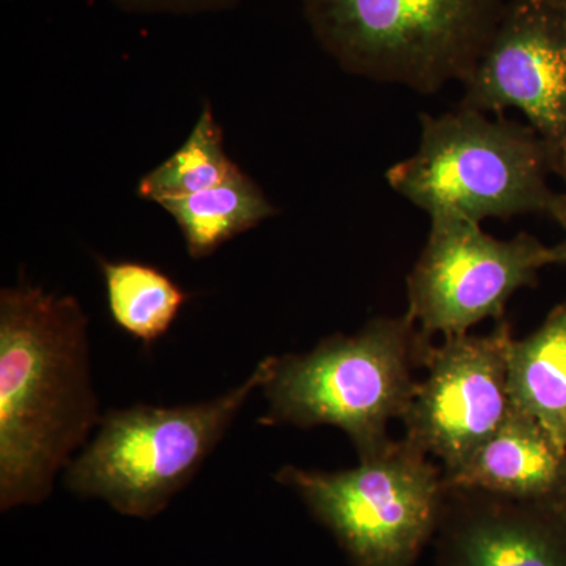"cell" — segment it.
Instances as JSON below:
<instances>
[{
	"mask_svg": "<svg viewBox=\"0 0 566 566\" xmlns=\"http://www.w3.org/2000/svg\"><path fill=\"white\" fill-rule=\"evenodd\" d=\"M549 218L560 227L564 232V240L553 245L554 264L566 266V193H558L556 203L551 210Z\"/></svg>",
	"mask_w": 566,
	"mask_h": 566,
	"instance_id": "cell-17",
	"label": "cell"
},
{
	"mask_svg": "<svg viewBox=\"0 0 566 566\" xmlns=\"http://www.w3.org/2000/svg\"><path fill=\"white\" fill-rule=\"evenodd\" d=\"M551 264L553 245L534 234L499 240L482 223L431 219L427 244L406 281V315L431 340L469 334L485 319H504L510 300L538 285L539 271Z\"/></svg>",
	"mask_w": 566,
	"mask_h": 566,
	"instance_id": "cell-7",
	"label": "cell"
},
{
	"mask_svg": "<svg viewBox=\"0 0 566 566\" xmlns=\"http://www.w3.org/2000/svg\"><path fill=\"white\" fill-rule=\"evenodd\" d=\"M180 227L192 259H203L275 214L273 203L243 170L214 188L159 203Z\"/></svg>",
	"mask_w": 566,
	"mask_h": 566,
	"instance_id": "cell-13",
	"label": "cell"
},
{
	"mask_svg": "<svg viewBox=\"0 0 566 566\" xmlns=\"http://www.w3.org/2000/svg\"><path fill=\"white\" fill-rule=\"evenodd\" d=\"M271 356L229 392L200 403L136 405L103 416L98 433L65 469V485L125 516L151 520L196 476L249 397L262 389Z\"/></svg>",
	"mask_w": 566,
	"mask_h": 566,
	"instance_id": "cell-4",
	"label": "cell"
},
{
	"mask_svg": "<svg viewBox=\"0 0 566 566\" xmlns=\"http://www.w3.org/2000/svg\"><path fill=\"white\" fill-rule=\"evenodd\" d=\"M438 566H566V523L553 506L447 490Z\"/></svg>",
	"mask_w": 566,
	"mask_h": 566,
	"instance_id": "cell-10",
	"label": "cell"
},
{
	"mask_svg": "<svg viewBox=\"0 0 566 566\" xmlns=\"http://www.w3.org/2000/svg\"><path fill=\"white\" fill-rule=\"evenodd\" d=\"M556 510L558 513H560V516L564 517V521L566 523V491L564 495H562L560 501H558Z\"/></svg>",
	"mask_w": 566,
	"mask_h": 566,
	"instance_id": "cell-18",
	"label": "cell"
},
{
	"mask_svg": "<svg viewBox=\"0 0 566 566\" xmlns=\"http://www.w3.org/2000/svg\"><path fill=\"white\" fill-rule=\"evenodd\" d=\"M463 85L464 109L520 111L566 185V25L557 0H506Z\"/></svg>",
	"mask_w": 566,
	"mask_h": 566,
	"instance_id": "cell-8",
	"label": "cell"
},
{
	"mask_svg": "<svg viewBox=\"0 0 566 566\" xmlns=\"http://www.w3.org/2000/svg\"><path fill=\"white\" fill-rule=\"evenodd\" d=\"M415 155L395 164L386 180L431 219L482 223L542 214L558 192L549 186V156L531 126L504 115L460 109L420 115Z\"/></svg>",
	"mask_w": 566,
	"mask_h": 566,
	"instance_id": "cell-3",
	"label": "cell"
},
{
	"mask_svg": "<svg viewBox=\"0 0 566 566\" xmlns=\"http://www.w3.org/2000/svg\"><path fill=\"white\" fill-rule=\"evenodd\" d=\"M513 408L566 449V297L524 338H513L506 368Z\"/></svg>",
	"mask_w": 566,
	"mask_h": 566,
	"instance_id": "cell-12",
	"label": "cell"
},
{
	"mask_svg": "<svg viewBox=\"0 0 566 566\" xmlns=\"http://www.w3.org/2000/svg\"><path fill=\"white\" fill-rule=\"evenodd\" d=\"M558 9H560L562 18H564L566 25V0H557Z\"/></svg>",
	"mask_w": 566,
	"mask_h": 566,
	"instance_id": "cell-19",
	"label": "cell"
},
{
	"mask_svg": "<svg viewBox=\"0 0 566 566\" xmlns=\"http://www.w3.org/2000/svg\"><path fill=\"white\" fill-rule=\"evenodd\" d=\"M431 346L405 314L331 335L307 353L271 356L260 423L338 428L359 460L374 457L392 444L390 423L408 411Z\"/></svg>",
	"mask_w": 566,
	"mask_h": 566,
	"instance_id": "cell-2",
	"label": "cell"
},
{
	"mask_svg": "<svg viewBox=\"0 0 566 566\" xmlns=\"http://www.w3.org/2000/svg\"><path fill=\"white\" fill-rule=\"evenodd\" d=\"M133 13H210L232 9L240 0H112Z\"/></svg>",
	"mask_w": 566,
	"mask_h": 566,
	"instance_id": "cell-16",
	"label": "cell"
},
{
	"mask_svg": "<svg viewBox=\"0 0 566 566\" xmlns=\"http://www.w3.org/2000/svg\"><path fill=\"white\" fill-rule=\"evenodd\" d=\"M275 480L300 495L353 566H415L444 513L442 465L406 439L356 468L283 465Z\"/></svg>",
	"mask_w": 566,
	"mask_h": 566,
	"instance_id": "cell-6",
	"label": "cell"
},
{
	"mask_svg": "<svg viewBox=\"0 0 566 566\" xmlns=\"http://www.w3.org/2000/svg\"><path fill=\"white\" fill-rule=\"evenodd\" d=\"M513 338L504 318L491 333L455 335L431 346L427 375L417 382L401 422L403 439L439 460L442 471L463 463L509 416L506 368Z\"/></svg>",
	"mask_w": 566,
	"mask_h": 566,
	"instance_id": "cell-9",
	"label": "cell"
},
{
	"mask_svg": "<svg viewBox=\"0 0 566 566\" xmlns=\"http://www.w3.org/2000/svg\"><path fill=\"white\" fill-rule=\"evenodd\" d=\"M107 307L114 323L140 344L169 333L188 293L158 268L140 262H102Z\"/></svg>",
	"mask_w": 566,
	"mask_h": 566,
	"instance_id": "cell-14",
	"label": "cell"
},
{
	"mask_svg": "<svg viewBox=\"0 0 566 566\" xmlns=\"http://www.w3.org/2000/svg\"><path fill=\"white\" fill-rule=\"evenodd\" d=\"M238 169L227 156L221 126L207 104L185 144L140 178L137 193L159 205L214 188Z\"/></svg>",
	"mask_w": 566,
	"mask_h": 566,
	"instance_id": "cell-15",
	"label": "cell"
},
{
	"mask_svg": "<svg viewBox=\"0 0 566 566\" xmlns=\"http://www.w3.org/2000/svg\"><path fill=\"white\" fill-rule=\"evenodd\" d=\"M324 51L356 76L420 93L469 76L506 0H300Z\"/></svg>",
	"mask_w": 566,
	"mask_h": 566,
	"instance_id": "cell-5",
	"label": "cell"
},
{
	"mask_svg": "<svg viewBox=\"0 0 566 566\" xmlns=\"http://www.w3.org/2000/svg\"><path fill=\"white\" fill-rule=\"evenodd\" d=\"M444 483L447 490L479 491L556 509L566 491V449L512 406L490 438L458 468L444 472Z\"/></svg>",
	"mask_w": 566,
	"mask_h": 566,
	"instance_id": "cell-11",
	"label": "cell"
},
{
	"mask_svg": "<svg viewBox=\"0 0 566 566\" xmlns=\"http://www.w3.org/2000/svg\"><path fill=\"white\" fill-rule=\"evenodd\" d=\"M87 316L36 286L0 293V509L39 505L102 423Z\"/></svg>",
	"mask_w": 566,
	"mask_h": 566,
	"instance_id": "cell-1",
	"label": "cell"
}]
</instances>
